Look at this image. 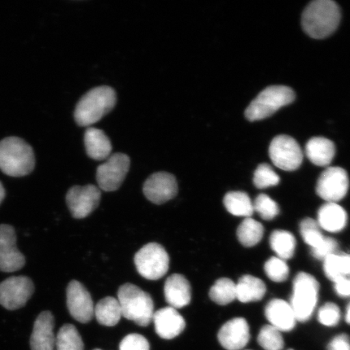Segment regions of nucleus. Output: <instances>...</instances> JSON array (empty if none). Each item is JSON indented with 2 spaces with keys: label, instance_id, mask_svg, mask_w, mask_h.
<instances>
[{
  "label": "nucleus",
  "instance_id": "obj_22",
  "mask_svg": "<svg viewBox=\"0 0 350 350\" xmlns=\"http://www.w3.org/2000/svg\"><path fill=\"white\" fill-rule=\"evenodd\" d=\"M85 144L87 154L92 159L107 160L111 156V142L102 130L88 129L85 133Z\"/></svg>",
  "mask_w": 350,
  "mask_h": 350
},
{
  "label": "nucleus",
  "instance_id": "obj_25",
  "mask_svg": "<svg viewBox=\"0 0 350 350\" xmlns=\"http://www.w3.org/2000/svg\"><path fill=\"white\" fill-rule=\"evenodd\" d=\"M94 317L100 325L113 327L122 317L119 301L113 297H106L94 306Z\"/></svg>",
  "mask_w": 350,
  "mask_h": 350
},
{
  "label": "nucleus",
  "instance_id": "obj_38",
  "mask_svg": "<svg viewBox=\"0 0 350 350\" xmlns=\"http://www.w3.org/2000/svg\"><path fill=\"white\" fill-rule=\"evenodd\" d=\"M120 350H150V345L144 336L133 334L122 340Z\"/></svg>",
  "mask_w": 350,
  "mask_h": 350
},
{
  "label": "nucleus",
  "instance_id": "obj_7",
  "mask_svg": "<svg viewBox=\"0 0 350 350\" xmlns=\"http://www.w3.org/2000/svg\"><path fill=\"white\" fill-rule=\"evenodd\" d=\"M135 265L143 278L156 281L164 277L170 268V257L165 248L156 243H148L135 256Z\"/></svg>",
  "mask_w": 350,
  "mask_h": 350
},
{
  "label": "nucleus",
  "instance_id": "obj_45",
  "mask_svg": "<svg viewBox=\"0 0 350 350\" xmlns=\"http://www.w3.org/2000/svg\"><path fill=\"white\" fill-rule=\"evenodd\" d=\"M288 350H294V349H288Z\"/></svg>",
  "mask_w": 350,
  "mask_h": 350
},
{
  "label": "nucleus",
  "instance_id": "obj_36",
  "mask_svg": "<svg viewBox=\"0 0 350 350\" xmlns=\"http://www.w3.org/2000/svg\"><path fill=\"white\" fill-rule=\"evenodd\" d=\"M265 271L271 281L283 282L286 281L290 274V269L286 262L278 257H272L265 262Z\"/></svg>",
  "mask_w": 350,
  "mask_h": 350
},
{
  "label": "nucleus",
  "instance_id": "obj_39",
  "mask_svg": "<svg viewBox=\"0 0 350 350\" xmlns=\"http://www.w3.org/2000/svg\"><path fill=\"white\" fill-rule=\"evenodd\" d=\"M338 243L334 239L326 237L316 248L312 249V256L319 260H325L327 256L338 252Z\"/></svg>",
  "mask_w": 350,
  "mask_h": 350
},
{
  "label": "nucleus",
  "instance_id": "obj_31",
  "mask_svg": "<svg viewBox=\"0 0 350 350\" xmlns=\"http://www.w3.org/2000/svg\"><path fill=\"white\" fill-rule=\"evenodd\" d=\"M209 297L218 305H228L236 299V284L229 278L218 279L210 288Z\"/></svg>",
  "mask_w": 350,
  "mask_h": 350
},
{
  "label": "nucleus",
  "instance_id": "obj_33",
  "mask_svg": "<svg viewBox=\"0 0 350 350\" xmlns=\"http://www.w3.org/2000/svg\"><path fill=\"white\" fill-rule=\"evenodd\" d=\"M300 234L304 242L310 248L314 249L319 246L325 239L317 221L312 218H306L300 223Z\"/></svg>",
  "mask_w": 350,
  "mask_h": 350
},
{
  "label": "nucleus",
  "instance_id": "obj_2",
  "mask_svg": "<svg viewBox=\"0 0 350 350\" xmlns=\"http://www.w3.org/2000/svg\"><path fill=\"white\" fill-rule=\"evenodd\" d=\"M33 148L23 139L11 137L0 142V170L11 177H23L33 172Z\"/></svg>",
  "mask_w": 350,
  "mask_h": 350
},
{
  "label": "nucleus",
  "instance_id": "obj_29",
  "mask_svg": "<svg viewBox=\"0 0 350 350\" xmlns=\"http://www.w3.org/2000/svg\"><path fill=\"white\" fill-rule=\"evenodd\" d=\"M237 236L239 242L244 247L256 246L264 236V226L255 219L246 218L239 226Z\"/></svg>",
  "mask_w": 350,
  "mask_h": 350
},
{
  "label": "nucleus",
  "instance_id": "obj_24",
  "mask_svg": "<svg viewBox=\"0 0 350 350\" xmlns=\"http://www.w3.org/2000/svg\"><path fill=\"white\" fill-rule=\"evenodd\" d=\"M266 291L262 280L252 275H245L236 284V299L243 304L260 301L265 297Z\"/></svg>",
  "mask_w": 350,
  "mask_h": 350
},
{
  "label": "nucleus",
  "instance_id": "obj_18",
  "mask_svg": "<svg viewBox=\"0 0 350 350\" xmlns=\"http://www.w3.org/2000/svg\"><path fill=\"white\" fill-rule=\"evenodd\" d=\"M152 321L157 334L166 340L176 338L186 327L185 319L172 306L157 310L153 314Z\"/></svg>",
  "mask_w": 350,
  "mask_h": 350
},
{
  "label": "nucleus",
  "instance_id": "obj_40",
  "mask_svg": "<svg viewBox=\"0 0 350 350\" xmlns=\"http://www.w3.org/2000/svg\"><path fill=\"white\" fill-rule=\"evenodd\" d=\"M327 350H350V338L347 334L335 336L327 345Z\"/></svg>",
  "mask_w": 350,
  "mask_h": 350
},
{
  "label": "nucleus",
  "instance_id": "obj_44",
  "mask_svg": "<svg viewBox=\"0 0 350 350\" xmlns=\"http://www.w3.org/2000/svg\"><path fill=\"white\" fill-rule=\"evenodd\" d=\"M94 350H102V349H95Z\"/></svg>",
  "mask_w": 350,
  "mask_h": 350
},
{
  "label": "nucleus",
  "instance_id": "obj_3",
  "mask_svg": "<svg viewBox=\"0 0 350 350\" xmlns=\"http://www.w3.org/2000/svg\"><path fill=\"white\" fill-rule=\"evenodd\" d=\"M116 104V91L109 86H100L88 92L79 100L75 109V120L81 126L96 124L111 112Z\"/></svg>",
  "mask_w": 350,
  "mask_h": 350
},
{
  "label": "nucleus",
  "instance_id": "obj_27",
  "mask_svg": "<svg viewBox=\"0 0 350 350\" xmlns=\"http://www.w3.org/2000/svg\"><path fill=\"white\" fill-rule=\"evenodd\" d=\"M269 243L271 248L280 259L286 261L294 256L296 239L291 232L282 230L273 231L271 234Z\"/></svg>",
  "mask_w": 350,
  "mask_h": 350
},
{
  "label": "nucleus",
  "instance_id": "obj_9",
  "mask_svg": "<svg viewBox=\"0 0 350 350\" xmlns=\"http://www.w3.org/2000/svg\"><path fill=\"white\" fill-rule=\"evenodd\" d=\"M34 293V284L28 277H12L0 283V305L8 310L26 305Z\"/></svg>",
  "mask_w": 350,
  "mask_h": 350
},
{
  "label": "nucleus",
  "instance_id": "obj_35",
  "mask_svg": "<svg viewBox=\"0 0 350 350\" xmlns=\"http://www.w3.org/2000/svg\"><path fill=\"white\" fill-rule=\"evenodd\" d=\"M280 177L268 164H260L254 174V185L259 189H265L279 185Z\"/></svg>",
  "mask_w": 350,
  "mask_h": 350
},
{
  "label": "nucleus",
  "instance_id": "obj_16",
  "mask_svg": "<svg viewBox=\"0 0 350 350\" xmlns=\"http://www.w3.org/2000/svg\"><path fill=\"white\" fill-rule=\"evenodd\" d=\"M219 342L227 350L243 349L250 340V328L246 319L234 318L225 323L218 332Z\"/></svg>",
  "mask_w": 350,
  "mask_h": 350
},
{
  "label": "nucleus",
  "instance_id": "obj_30",
  "mask_svg": "<svg viewBox=\"0 0 350 350\" xmlns=\"http://www.w3.org/2000/svg\"><path fill=\"white\" fill-rule=\"evenodd\" d=\"M56 350H84V342L77 327L72 325L61 327L55 340Z\"/></svg>",
  "mask_w": 350,
  "mask_h": 350
},
{
  "label": "nucleus",
  "instance_id": "obj_17",
  "mask_svg": "<svg viewBox=\"0 0 350 350\" xmlns=\"http://www.w3.org/2000/svg\"><path fill=\"white\" fill-rule=\"evenodd\" d=\"M55 318L49 310L39 314L34 322L30 349L31 350H55L56 336L54 334Z\"/></svg>",
  "mask_w": 350,
  "mask_h": 350
},
{
  "label": "nucleus",
  "instance_id": "obj_6",
  "mask_svg": "<svg viewBox=\"0 0 350 350\" xmlns=\"http://www.w3.org/2000/svg\"><path fill=\"white\" fill-rule=\"evenodd\" d=\"M319 284L308 273L297 274L293 283L291 305L297 321L306 322L312 317L318 303Z\"/></svg>",
  "mask_w": 350,
  "mask_h": 350
},
{
  "label": "nucleus",
  "instance_id": "obj_21",
  "mask_svg": "<svg viewBox=\"0 0 350 350\" xmlns=\"http://www.w3.org/2000/svg\"><path fill=\"white\" fill-rule=\"evenodd\" d=\"M348 216L338 203H326L319 208L317 223L323 230L338 233L347 225Z\"/></svg>",
  "mask_w": 350,
  "mask_h": 350
},
{
  "label": "nucleus",
  "instance_id": "obj_12",
  "mask_svg": "<svg viewBox=\"0 0 350 350\" xmlns=\"http://www.w3.org/2000/svg\"><path fill=\"white\" fill-rule=\"evenodd\" d=\"M100 196L99 187L94 185L74 186L68 191L66 202L72 217L82 219L98 207Z\"/></svg>",
  "mask_w": 350,
  "mask_h": 350
},
{
  "label": "nucleus",
  "instance_id": "obj_10",
  "mask_svg": "<svg viewBox=\"0 0 350 350\" xmlns=\"http://www.w3.org/2000/svg\"><path fill=\"white\" fill-rule=\"evenodd\" d=\"M130 169V159L124 153H115L97 169L99 189L113 191L119 189Z\"/></svg>",
  "mask_w": 350,
  "mask_h": 350
},
{
  "label": "nucleus",
  "instance_id": "obj_5",
  "mask_svg": "<svg viewBox=\"0 0 350 350\" xmlns=\"http://www.w3.org/2000/svg\"><path fill=\"white\" fill-rule=\"evenodd\" d=\"M295 94L290 87L273 85L266 88L252 100L245 112L249 121L266 119L279 109L294 102Z\"/></svg>",
  "mask_w": 350,
  "mask_h": 350
},
{
  "label": "nucleus",
  "instance_id": "obj_23",
  "mask_svg": "<svg viewBox=\"0 0 350 350\" xmlns=\"http://www.w3.org/2000/svg\"><path fill=\"white\" fill-rule=\"evenodd\" d=\"M306 155L312 163L318 166H327L332 163L336 154V147L330 139L314 137L306 143Z\"/></svg>",
  "mask_w": 350,
  "mask_h": 350
},
{
  "label": "nucleus",
  "instance_id": "obj_11",
  "mask_svg": "<svg viewBox=\"0 0 350 350\" xmlns=\"http://www.w3.org/2000/svg\"><path fill=\"white\" fill-rule=\"evenodd\" d=\"M349 187L348 174L343 168L328 167L318 179L317 192L327 203H338L347 196Z\"/></svg>",
  "mask_w": 350,
  "mask_h": 350
},
{
  "label": "nucleus",
  "instance_id": "obj_14",
  "mask_svg": "<svg viewBox=\"0 0 350 350\" xmlns=\"http://www.w3.org/2000/svg\"><path fill=\"white\" fill-rule=\"evenodd\" d=\"M67 306L77 321L87 323L94 317V304L87 288L81 282L72 281L67 288Z\"/></svg>",
  "mask_w": 350,
  "mask_h": 350
},
{
  "label": "nucleus",
  "instance_id": "obj_26",
  "mask_svg": "<svg viewBox=\"0 0 350 350\" xmlns=\"http://www.w3.org/2000/svg\"><path fill=\"white\" fill-rule=\"evenodd\" d=\"M323 270L326 277L334 282L350 278V255L342 252L332 254L323 260Z\"/></svg>",
  "mask_w": 350,
  "mask_h": 350
},
{
  "label": "nucleus",
  "instance_id": "obj_43",
  "mask_svg": "<svg viewBox=\"0 0 350 350\" xmlns=\"http://www.w3.org/2000/svg\"><path fill=\"white\" fill-rule=\"evenodd\" d=\"M345 321L350 325V303L349 304L347 308V314H345Z\"/></svg>",
  "mask_w": 350,
  "mask_h": 350
},
{
  "label": "nucleus",
  "instance_id": "obj_13",
  "mask_svg": "<svg viewBox=\"0 0 350 350\" xmlns=\"http://www.w3.org/2000/svg\"><path fill=\"white\" fill-rule=\"evenodd\" d=\"M25 265V257L16 247L15 229L10 225H0V271L13 273Z\"/></svg>",
  "mask_w": 350,
  "mask_h": 350
},
{
  "label": "nucleus",
  "instance_id": "obj_41",
  "mask_svg": "<svg viewBox=\"0 0 350 350\" xmlns=\"http://www.w3.org/2000/svg\"><path fill=\"white\" fill-rule=\"evenodd\" d=\"M334 288L336 295L341 297H350V278L338 280L334 282Z\"/></svg>",
  "mask_w": 350,
  "mask_h": 350
},
{
  "label": "nucleus",
  "instance_id": "obj_32",
  "mask_svg": "<svg viewBox=\"0 0 350 350\" xmlns=\"http://www.w3.org/2000/svg\"><path fill=\"white\" fill-rule=\"evenodd\" d=\"M258 343L265 350H283L284 340L282 332L272 325H265L261 328L258 335Z\"/></svg>",
  "mask_w": 350,
  "mask_h": 350
},
{
  "label": "nucleus",
  "instance_id": "obj_15",
  "mask_svg": "<svg viewBox=\"0 0 350 350\" xmlns=\"http://www.w3.org/2000/svg\"><path fill=\"white\" fill-rule=\"evenodd\" d=\"M178 183L173 174L167 172L152 174L144 183L143 191L146 198L156 204L172 200L178 193Z\"/></svg>",
  "mask_w": 350,
  "mask_h": 350
},
{
  "label": "nucleus",
  "instance_id": "obj_20",
  "mask_svg": "<svg viewBox=\"0 0 350 350\" xmlns=\"http://www.w3.org/2000/svg\"><path fill=\"white\" fill-rule=\"evenodd\" d=\"M265 317L270 325L280 332H290L294 329L297 319L292 306L282 299H273L267 304Z\"/></svg>",
  "mask_w": 350,
  "mask_h": 350
},
{
  "label": "nucleus",
  "instance_id": "obj_19",
  "mask_svg": "<svg viewBox=\"0 0 350 350\" xmlns=\"http://www.w3.org/2000/svg\"><path fill=\"white\" fill-rule=\"evenodd\" d=\"M164 294L169 306L176 310L185 308L191 303V284L185 275L173 274L165 281Z\"/></svg>",
  "mask_w": 350,
  "mask_h": 350
},
{
  "label": "nucleus",
  "instance_id": "obj_42",
  "mask_svg": "<svg viewBox=\"0 0 350 350\" xmlns=\"http://www.w3.org/2000/svg\"><path fill=\"white\" fill-rule=\"evenodd\" d=\"M6 196V191L5 189H4V187L2 185V183L0 182V204H2L3 200L4 198H5Z\"/></svg>",
  "mask_w": 350,
  "mask_h": 350
},
{
  "label": "nucleus",
  "instance_id": "obj_28",
  "mask_svg": "<svg viewBox=\"0 0 350 350\" xmlns=\"http://www.w3.org/2000/svg\"><path fill=\"white\" fill-rule=\"evenodd\" d=\"M225 207L232 215L251 217L254 213L253 203L250 197L243 191H230L223 200Z\"/></svg>",
  "mask_w": 350,
  "mask_h": 350
},
{
  "label": "nucleus",
  "instance_id": "obj_4",
  "mask_svg": "<svg viewBox=\"0 0 350 350\" xmlns=\"http://www.w3.org/2000/svg\"><path fill=\"white\" fill-rule=\"evenodd\" d=\"M122 317L146 327L152 321L154 304L150 295L133 284H122L118 291Z\"/></svg>",
  "mask_w": 350,
  "mask_h": 350
},
{
  "label": "nucleus",
  "instance_id": "obj_8",
  "mask_svg": "<svg viewBox=\"0 0 350 350\" xmlns=\"http://www.w3.org/2000/svg\"><path fill=\"white\" fill-rule=\"evenodd\" d=\"M269 157L273 163L286 172H294L304 161V152L294 138L286 135L275 137L269 146Z\"/></svg>",
  "mask_w": 350,
  "mask_h": 350
},
{
  "label": "nucleus",
  "instance_id": "obj_34",
  "mask_svg": "<svg viewBox=\"0 0 350 350\" xmlns=\"http://www.w3.org/2000/svg\"><path fill=\"white\" fill-rule=\"evenodd\" d=\"M253 207L254 211L259 213L261 218L265 221L273 220L280 213L278 204L265 194H260L256 197Z\"/></svg>",
  "mask_w": 350,
  "mask_h": 350
},
{
  "label": "nucleus",
  "instance_id": "obj_1",
  "mask_svg": "<svg viewBox=\"0 0 350 350\" xmlns=\"http://www.w3.org/2000/svg\"><path fill=\"white\" fill-rule=\"evenodd\" d=\"M340 10L332 0H316L310 3L301 16V25L310 37L325 38L338 29Z\"/></svg>",
  "mask_w": 350,
  "mask_h": 350
},
{
  "label": "nucleus",
  "instance_id": "obj_37",
  "mask_svg": "<svg viewBox=\"0 0 350 350\" xmlns=\"http://www.w3.org/2000/svg\"><path fill=\"white\" fill-rule=\"evenodd\" d=\"M318 319L321 325L327 327L338 325L340 319V310L334 303H327L319 310Z\"/></svg>",
  "mask_w": 350,
  "mask_h": 350
}]
</instances>
